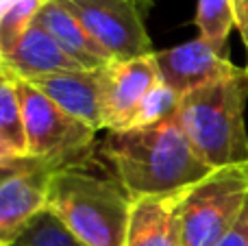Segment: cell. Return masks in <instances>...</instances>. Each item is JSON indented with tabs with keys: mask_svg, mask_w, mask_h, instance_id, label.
<instances>
[{
	"mask_svg": "<svg viewBox=\"0 0 248 246\" xmlns=\"http://www.w3.org/2000/svg\"><path fill=\"white\" fill-rule=\"evenodd\" d=\"M100 155L131 199L185 190L214 172L187 139L179 113L153 126L107 131Z\"/></svg>",
	"mask_w": 248,
	"mask_h": 246,
	"instance_id": "obj_1",
	"label": "cell"
},
{
	"mask_svg": "<svg viewBox=\"0 0 248 246\" xmlns=\"http://www.w3.org/2000/svg\"><path fill=\"white\" fill-rule=\"evenodd\" d=\"M133 199L116 177H100L87 166L55 174L48 212L85 246H124Z\"/></svg>",
	"mask_w": 248,
	"mask_h": 246,
	"instance_id": "obj_2",
	"label": "cell"
},
{
	"mask_svg": "<svg viewBox=\"0 0 248 246\" xmlns=\"http://www.w3.org/2000/svg\"><path fill=\"white\" fill-rule=\"evenodd\" d=\"M246 96L248 74L240 68L181 98V126L198 155L214 170L248 161Z\"/></svg>",
	"mask_w": 248,
	"mask_h": 246,
	"instance_id": "obj_3",
	"label": "cell"
},
{
	"mask_svg": "<svg viewBox=\"0 0 248 246\" xmlns=\"http://www.w3.org/2000/svg\"><path fill=\"white\" fill-rule=\"evenodd\" d=\"M248 203V161L214 170L181 205L183 246H218Z\"/></svg>",
	"mask_w": 248,
	"mask_h": 246,
	"instance_id": "obj_4",
	"label": "cell"
},
{
	"mask_svg": "<svg viewBox=\"0 0 248 246\" xmlns=\"http://www.w3.org/2000/svg\"><path fill=\"white\" fill-rule=\"evenodd\" d=\"M24 109L29 155L68 166H87L98 131L55 105L46 94L17 77Z\"/></svg>",
	"mask_w": 248,
	"mask_h": 246,
	"instance_id": "obj_5",
	"label": "cell"
},
{
	"mask_svg": "<svg viewBox=\"0 0 248 246\" xmlns=\"http://www.w3.org/2000/svg\"><path fill=\"white\" fill-rule=\"evenodd\" d=\"M78 17L111 61L153 55V42L137 0H59Z\"/></svg>",
	"mask_w": 248,
	"mask_h": 246,
	"instance_id": "obj_6",
	"label": "cell"
},
{
	"mask_svg": "<svg viewBox=\"0 0 248 246\" xmlns=\"http://www.w3.org/2000/svg\"><path fill=\"white\" fill-rule=\"evenodd\" d=\"M61 168L57 161L31 155L0 166V246L48 209L52 179Z\"/></svg>",
	"mask_w": 248,
	"mask_h": 246,
	"instance_id": "obj_7",
	"label": "cell"
},
{
	"mask_svg": "<svg viewBox=\"0 0 248 246\" xmlns=\"http://www.w3.org/2000/svg\"><path fill=\"white\" fill-rule=\"evenodd\" d=\"M161 83L155 52L126 61H111L100 70V120L105 131L131 129L140 107Z\"/></svg>",
	"mask_w": 248,
	"mask_h": 246,
	"instance_id": "obj_8",
	"label": "cell"
},
{
	"mask_svg": "<svg viewBox=\"0 0 248 246\" xmlns=\"http://www.w3.org/2000/svg\"><path fill=\"white\" fill-rule=\"evenodd\" d=\"M155 61L159 65L161 83L176 92L181 98L207 83L240 70L231 59L207 46L201 37L166 50H155Z\"/></svg>",
	"mask_w": 248,
	"mask_h": 246,
	"instance_id": "obj_9",
	"label": "cell"
},
{
	"mask_svg": "<svg viewBox=\"0 0 248 246\" xmlns=\"http://www.w3.org/2000/svg\"><path fill=\"white\" fill-rule=\"evenodd\" d=\"M187 192L189 187L133 199L124 246H183L181 205Z\"/></svg>",
	"mask_w": 248,
	"mask_h": 246,
	"instance_id": "obj_10",
	"label": "cell"
},
{
	"mask_svg": "<svg viewBox=\"0 0 248 246\" xmlns=\"http://www.w3.org/2000/svg\"><path fill=\"white\" fill-rule=\"evenodd\" d=\"M103 70V68H100ZM100 70H68L31 78V85L46 94L70 116L103 131L100 120Z\"/></svg>",
	"mask_w": 248,
	"mask_h": 246,
	"instance_id": "obj_11",
	"label": "cell"
},
{
	"mask_svg": "<svg viewBox=\"0 0 248 246\" xmlns=\"http://www.w3.org/2000/svg\"><path fill=\"white\" fill-rule=\"evenodd\" d=\"M2 65L13 70L24 81L55 72H68V70H85L39 24L31 26L24 37L16 44V48L7 57H2Z\"/></svg>",
	"mask_w": 248,
	"mask_h": 246,
	"instance_id": "obj_12",
	"label": "cell"
},
{
	"mask_svg": "<svg viewBox=\"0 0 248 246\" xmlns=\"http://www.w3.org/2000/svg\"><path fill=\"white\" fill-rule=\"evenodd\" d=\"M35 24L46 29L65 48V52L72 59H77L85 70H100L111 63V57L96 44V39L87 33L78 17L68 11L59 0H48L39 11Z\"/></svg>",
	"mask_w": 248,
	"mask_h": 246,
	"instance_id": "obj_13",
	"label": "cell"
},
{
	"mask_svg": "<svg viewBox=\"0 0 248 246\" xmlns=\"http://www.w3.org/2000/svg\"><path fill=\"white\" fill-rule=\"evenodd\" d=\"M22 157H29V138L17 74L0 63V166Z\"/></svg>",
	"mask_w": 248,
	"mask_h": 246,
	"instance_id": "obj_14",
	"label": "cell"
},
{
	"mask_svg": "<svg viewBox=\"0 0 248 246\" xmlns=\"http://www.w3.org/2000/svg\"><path fill=\"white\" fill-rule=\"evenodd\" d=\"M194 24L198 37L222 55L229 46V35L235 29V2L233 0H198Z\"/></svg>",
	"mask_w": 248,
	"mask_h": 246,
	"instance_id": "obj_15",
	"label": "cell"
},
{
	"mask_svg": "<svg viewBox=\"0 0 248 246\" xmlns=\"http://www.w3.org/2000/svg\"><path fill=\"white\" fill-rule=\"evenodd\" d=\"M48 0H13L0 9V59L16 48L24 33L35 24Z\"/></svg>",
	"mask_w": 248,
	"mask_h": 246,
	"instance_id": "obj_16",
	"label": "cell"
},
{
	"mask_svg": "<svg viewBox=\"0 0 248 246\" xmlns=\"http://www.w3.org/2000/svg\"><path fill=\"white\" fill-rule=\"evenodd\" d=\"M4 246H85L52 212H42Z\"/></svg>",
	"mask_w": 248,
	"mask_h": 246,
	"instance_id": "obj_17",
	"label": "cell"
},
{
	"mask_svg": "<svg viewBox=\"0 0 248 246\" xmlns=\"http://www.w3.org/2000/svg\"><path fill=\"white\" fill-rule=\"evenodd\" d=\"M179 105H181V96L176 92H172L168 85L159 83L148 94V98L144 100V105L140 107L131 129L153 126V124H159V122L170 120V118H174L179 113Z\"/></svg>",
	"mask_w": 248,
	"mask_h": 246,
	"instance_id": "obj_18",
	"label": "cell"
},
{
	"mask_svg": "<svg viewBox=\"0 0 248 246\" xmlns=\"http://www.w3.org/2000/svg\"><path fill=\"white\" fill-rule=\"evenodd\" d=\"M218 246H248V203H246L244 212H242V216L237 218V222L220 240Z\"/></svg>",
	"mask_w": 248,
	"mask_h": 246,
	"instance_id": "obj_19",
	"label": "cell"
},
{
	"mask_svg": "<svg viewBox=\"0 0 248 246\" xmlns=\"http://www.w3.org/2000/svg\"><path fill=\"white\" fill-rule=\"evenodd\" d=\"M235 2V29L240 31L242 44L246 48V57H248V0H233ZM246 74H248V59L244 65Z\"/></svg>",
	"mask_w": 248,
	"mask_h": 246,
	"instance_id": "obj_20",
	"label": "cell"
},
{
	"mask_svg": "<svg viewBox=\"0 0 248 246\" xmlns=\"http://www.w3.org/2000/svg\"><path fill=\"white\" fill-rule=\"evenodd\" d=\"M11 2H13V0H0V9H4L7 4H11Z\"/></svg>",
	"mask_w": 248,
	"mask_h": 246,
	"instance_id": "obj_21",
	"label": "cell"
}]
</instances>
